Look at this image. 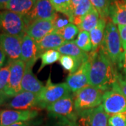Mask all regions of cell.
Here are the masks:
<instances>
[{
    "label": "cell",
    "mask_w": 126,
    "mask_h": 126,
    "mask_svg": "<svg viewBox=\"0 0 126 126\" xmlns=\"http://www.w3.org/2000/svg\"><path fill=\"white\" fill-rule=\"evenodd\" d=\"M89 85L104 92L111 88L117 81L118 72L101 47L89 53Z\"/></svg>",
    "instance_id": "cell-1"
},
{
    "label": "cell",
    "mask_w": 126,
    "mask_h": 126,
    "mask_svg": "<svg viewBox=\"0 0 126 126\" xmlns=\"http://www.w3.org/2000/svg\"><path fill=\"white\" fill-rule=\"evenodd\" d=\"M112 63L120 68L124 49L116 25L108 21L104 31V39L100 46Z\"/></svg>",
    "instance_id": "cell-2"
},
{
    "label": "cell",
    "mask_w": 126,
    "mask_h": 126,
    "mask_svg": "<svg viewBox=\"0 0 126 126\" xmlns=\"http://www.w3.org/2000/svg\"><path fill=\"white\" fill-rule=\"evenodd\" d=\"M8 63H10V75L6 86L0 91V105L21 92V83L25 69V63L21 60Z\"/></svg>",
    "instance_id": "cell-3"
},
{
    "label": "cell",
    "mask_w": 126,
    "mask_h": 126,
    "mask_svg": "<svg viewBox=\"0 0 126 126\" xmlns=\"http://www.w3.org/2000/svg\"><path fill=\"white\" fill-rule=\"evenodd\" d=\"M104 93V90L90 85L75 93L73 96L77 113L93 109L101 105Z\"/></svg>",
    "instance_id": "cell-4"
},
{
    "label": "cell",
    "mask_w": 126,
    "mask_h": 126,
    "mask_svg": "<svg viewBox=\"0 0 126 126\" xmlns=\"http://www.w3.org/2000/svg\"><path fill=\"white\" fill-rule=\"evenodd\" d=\"M71 94L72 91L66 82L53 83L49 76L46 86H44L40 93L37 94L39 109H41L46 108L50 104L54 103L59 99Z\"/></svg>",
    "instance_id": "cell-5"
},
{
    "label": "cell",
    "mask_w": 126,
    "mask_h": 126,
    "mask_svg": "<svg viewBox=\"0 0 126 126\" xmlns=\"http://www.w3.org/2000/svg\"><path fill=\"white\" fill-rule=\"evenodd\" d=\"M26 29L27 23L23 15L7 10L0 12V30L3 33L23 38Z\"/></svg>",
    "instance_id": "cell-6"
},
{
    "label": "cell",
    "mask_w": 126,
    "mask_h": 126,
    "mask_svg": "<svg viewBox=\"0 0 126 126\" xmlns=\"http://www.w3.org/2000/svg\"><path fill=\"white\" fill-rule=\"evenodd\" d=\"M102 103L104 111L108 115L126 112V97L115 84L104 93Z\"/></svg>",
    "instance_id": "cell-7"
},
{
    "label": "cell",
    "mask_w": 126,
    "mask_h": 126,
    "mask_svg": "<svg viewBox=\"0 0 126 126\" xmlns=\"http://www.w3.org/2000/svg\"><path fill=\"white\" fill-rule=\"evenodd\" d=\"M46 109L51 116L58 118H65L76 122L78 117V113L74 107V96L72 94L50 104L46 107Z\"/></svg>",
    "instance_id": "cell-8"
},
{
    "label": "cell",
    "mask_w": 126,
    "mask_h": 126,
    "mask_svg": "<svg viewBox=\"0 0 126 126\" xmlns=\"http://www.w3.org/2000/svg\"><path fill=\"white\" fill-rule=\"evenodd\" d=\"M36 109L13 110L4 109L0 111V126H9L15 123L27 122L38 116Z\"/></svg>",
    "instance_id": "cell-9"
},
{
    "label": "cell",
    "mask_w": 126,
    "mask_h": 126,
    "mask_svg": "<svg viewBox=\"0 0 126 126\" xmlns=\"http://www.w3.org/2000/svg\"><path fill=\"white\" fill-rule=\"evenodd\" d=\"M56 14L50 0H36L32 10L25 16L27 27L36 20H53Z\"/></svg>",
    "instance_id": "cell-10"
},
{
    "label": "cell",
    "mask_w": 126,
    "mask_h": 126,
    "mask_svg": "<svg viewBox=\"0 0 126 126\" xmlns=\"http://www.w3.org/2000/svg\"><path fill=\"white\" fill-rule=\"evenodd\" d=\"M22 37L0 34V47L4 52L9 62L20 60Z\"/></svg>",
    "instance_id": "cell-11"
},
{
    "label": "cell",
    "mask_w": 126,
    "mask_h": 126,
    "mask_svg": "<svg viewBox=\"0 0 126 126\" xmlns=\"http://www.w3.org/2000/svg\"><path fill=\"white\" fill-rule=\"evenodd\" d=\"M89 68L90 62L88 60L83 63L74 73L69 74L67 77L66 83L72 93H75L82 88L89 86Z\"/></svg>",
    "instance_id": "cell-12"
},
{
    "label": "cell",
    "mask_w": 126,
    "mask_h": 126,
    "mask_svg": "<svg viewBox=\"0 0 126 126\" xmlns=\"http://www.w3.org/2000/svg\"><path fill=\"white\" fill-rule=\"evenodd\" d=\"M9 108L16 110H29L39 109V102L37 94L22 91L16 96L7 104Z\"/></svg>",
    "instance_id": "cell-13"
},
{
    "label": "cell",
    "mask_w": 126,
    "mask_h": 126,
    "mask_svg": "<svg viewBox=\"0 0 126 126\" xmlns=\"http://www.w3.org/2000/svg\"><path fill=\"white\" fill-rule=\"evenodd\" d=\"M36 62V60H32L25 63V69L21 83V92L26 91L39 94L44 87L32 72V67Z\"/></svg>",
    "instance_id": "cell-14"
},
{
    "label": "cell",
    "mask_w": 126,
    "mask_h": 126,
    "mask_svg": "<svg viewBox=\"0 0 126 126\" xmlns=\"http://www.w3.org/2000/svg\"><path fill=\"white\" fill-rule=\"evenodd\" d=\"M54 31L53 20H36L27 26L25 34L38 41Z\"/></svg>",
    "instance_id": "cell-15"
},
{
    "label": "cell",
    "mask_w": 126,
    "mask_h": 126,
    "mask_svg": "<svg viewBox=\"0 0 126 126\" xmlns=\"http://www.w3.org/2000/svg\"><path fill=\"white\" fill-rule=\"evenodd\" d=\"M36 42L38 59L46 50L51 49L57 50L65 43L63 37L55 31L47 34L44 38Z\"/></svg>",
    "instance_id": "cell-16"
},
{
    "label": "cell",
    "mask_w": 126,
    "mask_h": 126,
    "mask_svg": "<svg viewBox=\"0 0 126 126\" xmlns=\"http://www.w3.org/2000/svg\"><path fill=\"white\" fill-rule=\"evenodd\" d=\"M109 17L117 25H126V1L111 0Z\"/></svg>",
    "instance_id": "cell-17"
},
{
    "label": "cell",
    "mask_w": 126,
    "mask_h": 126,
    "mask_svg": "<svg viewBox=\"0 0 126 126\" xmlns=\"http://www.w3.org/2000/svg\"><path fill=\"white\" fill-rule=\"evenodd\" d=\"M20 60L25 63L32 60H38L36 41L26 34L22 39Z\"/></svg>",
    "instance_id": "cell-18"
},
{
    "label": "cell",
    "mask_w": 126,
    "mask_h": 126,
    "mask_svg": "<svg viewBox=\"0 0 126 126\" xmlns=\"http://www.w3.org/2000/svg\"><path fill=\"white\" fill-rule=\"evenodd\" d=\"M36 1V0H10L4 9L25 16L32 10Z\"/></svg>",
    "instance_id": "cell-19"
},
{
    "label": "cell",
    "mask_w": 126,
    "mask_h": 126,
    "mask_svg": "<svg viewBox=\"0 0 126 126\" xmlns=\"http://www.w3.org/2000/svg\"><path fill=\"white\" fill-rule=\"evenodd\" d=\"M57 50L61 55L72 56L78 60L83 61H88L89 60V53L80 49L75 44L74 41L65 42L63 45L59 47Z\"/></svg>",
    "instance_id": "cell-20"
},
{
    "label": "cell",
    "mask_w": 126,
    "mask_h": 126,
    "mask_svg": "<svg viewBox=\"0 0 126 126\" xmlns=\"http://www.w3.org/2000/svg\"><path fill=\"white\" fill-rule=\"evenodd\" d=\"M107 23V19L100 18L97 26L90 32V40L92 43L91 52H96L102 45Z\"/></svg>",
    "instance_id": "cell-21"
},
{
    "label": "cell",
    "mask_w": 126,
    "mask_h": 126,
    "mask_svg": "<svg viewBox=\"0 0 126 126\" xmlns=\"http://www.w3.org/2000/svg\"><path fill=\"white\" fill-rule=\"evenodd\" d=\"M93 8L90 0H82L81 3L74 9L72 17L69 18L70 23L78 27L81 24L83 18Z\"/></svg>",
    "instance_id": "cell-22"
},
{
    "label": "cell",
    "mask_w": 126,
    "mask_h": 126,
    "mask_svg": "<svg viewBox=\"0 0 126 126\" xmlns=\"http://www.w3.org/2000/svg\"><path fill=\"white\" fill-rule=\"evenodd\" d=\"M99 18V13L93 8L83 18L81 24L78 26L79 30L90 32L98 24Z\"/></svg>",
    "instance_id": "cell-23"
},
{
    "label": "cell",
    "mask_w": 126,
    "mask_h": 126,
    "mask_svg": "<svg viewBox=\"0 0 126 126\" xmlns=\"http://www.w3.org/2000/svg\"><path fill=\"white\" fill-rule=\"evenodd\" d=\"M59 60L63 69L69 72V74L74 73L83 63L87 62L81 60H78L72 56L65 55H62Z\"/></svg>",
    "instance_id": "cell-24"
},
{
    "label": "cell",
    "mask_w": 126,
    "mask_h": 126,
    "mask_svg": "<svg viewBox=\"0 0 126 126\" xmlns=\"http://www.w3.org/2000/svg\"><path fill=\"white\" fill-rule=\"evenodd\" d=\"M109 115L104 111L102 105L93 109L91 126H107Z\"/></svg>",
    "instance_id": "cell-25"
},
{
    "label": "cell",
    "mask_w": 126,
    "mask_h": 126,
    "mask_svg": "<svg viewBox=\"0 0 126 126\" xmlns=\"http://www.w3.org/2000/svg\"><path fill=\"white\" fill-rule=\"evenodd\" d=\"M57 13L67 16L69 19L72 17L74 9L72 0H50Z\"/></svg>",
    "instance_id": "cell-26"
},
{
    "label": "cell",
    "mask_w": 126,
    "mask_h": 126,
    "mask_svg": "<svg viewBox=\"0 0 126 126\" xmlns=\"http://www.w3.org/2000/svg\"><path fill=\"white\" fill-rule=\"evenodd\" d=\"M55 32L62 36L65 42H69L74 40L75 37L78 36L80 30L77 25L72 23H69L65 27Z\"/></svg>",
    "instance_id": "cell-27"
},
{
    "label": "cell",
    "mask_w": 126,
    "mask_h": 126,
    "mask_svg": "<svg viewBox=\"0 0 126 126\" xmlns=\"http://www.w3.org/2000/svg\"><path fill=\"white\" fill-rule=\"evenodd\" d=\"M77 46L86 53L92 51V43L90 40V33L86 31H80L77 38L74 40Z\"/></svg>",
    "instance_id": "cell-28"
},
{
    "label": "cell",
    "mask_w": 126,
    "mask_h": 126,
    "mask_svg": "<svg viewBox=\"0 0 126 126\" xmlns=\"http://www.w3.org/2000/svg\"><path fill=\"white\" fill-rule=\"evenodd\" d=\"M60 56H61L60 53L57 50L51 49L46 50L41 55L40 58L41 60V64L38 70V72L41 71L46 66L56 63L58 60H60Z\"/></svg>",
    "instance_id": "cell-29"
},
{
    "label": "cell",
    "mask_w": 126,
    "mask_h": 126,
    "mask_svg": "<svg viewBox=\"0 0 126 126\" xmlns=\"http://www.w3.org/2000/svg\"><path fill=\"white\" fill-rule=\"evenodd\" d=\"M92 5L97 11L99 17L107 18L109 15V6L111 0H90Z\"/></svg>",
    "instance_id": "cell-30"
},
{
    "label": "cell",
    "mask_w": 126,
    "mask_h": 126,
    "mask_svg": "<svg viewBox=\"0 0 126 126\" xmlns=\"http://www.w3.org/2000/svg\"><path fill=\"white\" fill-rule=\"evenodd\" d=\"M93 109H88L78 113V117L76 121L77 126H91Z\"/></svg>",
    "instance_id": "cell-31"
},
{
    "label": "cell",
    "mask_w": 126,
    "mask_h": 126,
    "mask_svg": "<svg viewBox=\"0 0 126 126\" xmlns=\"http://www.w3.org/2000/svg\"><path fill=\"white\" fill-rule=\"evenodd\" d=\"M109 126H126V112H122L111 116L108 121Z\"/></svg>",
    "instance_id": "cell-32"
},
{
    "label": "cell",
    "mask_w": 126,
    "mask_h": 126,
    "mask_svg": "<svg viewBox=\"0 0 126 126\" xmlns=\"http://www.w3.org/2000/svg\"><path fill=\"white\" fill-rule=\"evenodd\" d=\"M10 75V63L0 69V91L3 90L6 86Z\"/></svg>",
    "instance_id": "cell-33"
},
{
    "label": "cell",
    "mask_w": 126,
    "mask_h": 126,
    "mask_svg": "<svg viewBox=\"0 0 126 126\" xmlns=\"http://www.w3.org/2000/svg\"><path fill=\"white\" fill-rule=\"evenodd\" d=\"M53 21L55 31L62 29L64 27H65L66 25H67L69 23H70L69 19L67 16L62 14H58V13L55 15Z\"/></svg>",
    "instance_id": "cell-34"
},
{
    "label": "cell",
    "mask_w": 126,
    "mask_h": 126,
    "mask_svg": "<svg viewBox=\"0 0 126 126\" xmlns=\"http://www.w3.org/2000/svg\"><path fill=\"white\" fill-rule=\"evenodd\" d=\"M114 84L118 88V90L126 97V80L119 73L118 75L117 81Z\"/></svg>",
    "instance_id": "cell-35"
},
{
    "label": "cell",
    "mask_w": 126,
    "mask_h": 126,
    "mask_svg": "<svg viewBox=\"0 0 126 126\" xmlns=\"http://www.w3.org/2000/svg\"><path fill=\"white\" fill-rule=\"evenodd\" d=\"M118 29L121 39L122 46L124 50H126V25H118Z\"/></svg>",
    "instance_id": "cell-36"
},
{
    "label": "cell",
    "mask_w": 126,
    "mask_h": 126,
    "mask_svg": "<svg viewBox=\"0 0 126 126\" xmlns=\"http://www.w3.org/2000/svg\"><path fill=\"white\" fill-rule=\"evenodd\" d=\"M55 126H77L75 121L65 118H58V121Z\"/></svg>",
    "instance_id": "cell-37"
},
{
    "label": "cell",
    "mask_w": 126,
    "mask_h": 126,
    "mask_svg": "<svg viewBox=\"0 0 126 126\" xmlns=\"http://www.w3.org/2000/svg\"><path fill=\"white\" fill-rule=\"evenodd\" d=\"M119 69H123V72L125 74V79L126 80V50H124L123 58H122L121 63V66H120Z\"/></svg>",
    "instance_id": "cell-38"
},
{
    "label": "cell",
    "mask_w": 126,
    "mask_h": 126,
    "mask_svg": "<svg viewBox=\"0 0 126 126\" xmlns=\"http://www.w3.org/2000/svg\"><path fill=\"white\" fill-rule=\"evenodd\" d=\"M6 58V56L5 55L4 52L0 47V67H2L3 65L4 64Z\"/></svg>",
    "instance_id": "cell-39"
},
{
    "label": "cell",
    "mask_w": 126,
    "mask_h": 126,
    "mask_svg": "<svg viewBox=\"0 0 126 126\" xmlns=\"http://www.w3.org/2000/svg\"><path fill=\"white\" fill-rule=\"evenodd\" d=\"M10 0H0V10L4 9L6 5L9 2Z\"/></svg>",
    "instance_id": "cell-40"
},
{
    "label": "cell",
    "mask_w": 126,
    "mask_h": 126,
    "mask_svg": "<svg viewBox=\"0 0 126 126\" xmlns=\"http://www.w3.org/2000/svg\"><path fill=\"white\" fill-rule=\"evenodd\" d=\"M9 126H31L30 125V123H28L27 122H21V123H15L14 125Z\"/></svg>",
    "instance_id": "cell-41"
},
{
    "label": "cell",
    "mask_w": 126,
    "mask_h": 126,
    "mask_svg": "<svg viewBox=\"0 0 126 126\" xmlns=\"http://www.w3.org/2000/svg\"><path fill=\"white\" fill-rule=\"evenodd\" d=\"M81 1H82V0H72V7H73V9H75L77 6L81 3Z\"/></svg>",
    "instance_id": "cell-42"
},
{
    "label": "cell",
    "mask_w": 126,
    "mask_h": 126,
    "mask_svg": "<svg viewBox=\"0 0 126 126\" xmlns=\"http://www.w3.org/2000/svg\"><path fill=\"white\" fill-rule=\"evenodd\" d=\"M1 67H0V69H1Z\"/></svg>",
    "instance_id": "cell-43"
},
{
    "label": "cell",
    "mask_w": 126,
    "mask_h": 126,
    "mask_svg": "<svg viewBox=\"0 0 126 126\" xmlns=\"http://www.w3.org/2000/svg\"></svg>",
    "instance_id": "cell-44"
}]
</instances>
